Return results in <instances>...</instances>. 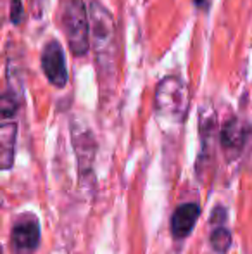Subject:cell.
I'll return each instance as SVG.
<instances>
[{
	"mask_svg": "<svg viewBox=\"0 0 252 254\" xmlns=\"http://www.w3.org/2000/svg\"><path fill=\"white\" fill-rule=\"evenodd\" d=\"M90 40L95 51L99 74H111L116 69V26L112 14L99 0L90 2Z\"/></svg>",
	"mask_w": 252,
	"mask_h": 254,
	"instance_id": "6da1fadb",
	"label": "cell"
},
{
	"mask_svg": "<svg viewBox=\"0 0 252 254\" xmlns=\"http://www.w3.org/2000/svg\"><path fill=\"white\" fill-rule=\"evenodd\" d=\"M62 31L73 56L81 57L90 49V14L83 0H66L61 12Z\"/></svg>",
	"mask_w": 252,
	"mask_h": 254,
	"instance_id": "7a4b0ae2",
	"label": "cell"
},
{
	"mask_svg": "<svg viewBox=\"0 0 252 254\" xmlns=\"http://www.w3.org/2000/svg\"><path fill=\"white\" fill-rule=\"evenodd\" d=\"M154 106L159 116L182 121L189 109V90L180 76H164L155 87Z\"/></svg>",
	"mask_w": 252,
	"mask_h": 254,
	"instance_id": "3957f363",
	"label": "cell"
},
{
	"mask_svg": "<svg viewBox=\"0 0 252 254\" xmlns=\"http://www.w3.org/2000/svg\"><path fill=\"white\" fill-rule=\"evenodd\" d=\"M40 63L45 76H47V80L54 87L57 88L66 87L67 80H69V74H67V67H66L64 49L57 40H50L45 44L44 51H42Z\"/></svg>",
	"mask_w": 252,
	"mask_h": 254,
	"instance_id": "277c9868",
	"label": "cell"
},
{
	"mask_svg": "<svg viewBox=\"0 0 252 254\" xmlns=\"http://www.w3.org/2000/svg\"><path fill=\"white\" fill-rule=\"evenodd\" d=\"M40 244V228L35 220H21L10 230V246L16 254H31Z\"/></svg>",
	"mask_w": 252,
	"mask_h": 254,
	"instance_id": "5b68a950",
	"label": "cell"
},
{
	"mask_svg": "<svg viewBox=\"0 0 252 254\" xmlns=\"http://www.w3.org/2000/svg\"><path fill=\"white\" fill-rule=\"evenodd\" d=\"M247 133H249L247 125L242 123L239 118H232V120L223 125L219 140H221V147L225 149L230 159L233 156H239L240 151L246 147Z\"/></svg>",
	"mask_w": 252,
	"mask_h": 254,
	"instance_id": "8992f818",
	"label": "cell"
},
{
	"mask_svg": "<svg viewBox=\"0 0 252 254\" xmlns=\"http://www.w3.org/2000/svg\"><path fill=\"white\" fill-rule=\"evenodd\" d=\"M201 209L195 202H187L176 207L175 214L171 218V232L176 239H185L189 237L194 230L195 223L199 220Z\"/></svg>",
	"mask_w": 252,
	"mask_h": 254,
	"instance_id": "52a82bcc",
	"label": "cell"
},
{
	"mask_svg": "<svg viewBox=\"0 0 252 254\" xmlns=\"http://www.w3.org/2000/svg\"><path fill=\"white\" fill-rule=\"evenodd\" d=\"M16 137L17 125L14 121H3L0 128V163L2 170H9L14 161V151H16Z\"/></svg>",
	"mask_w": 252,
	"mask_h": 254,
	"instance_id": "ba28073f",
	"label": "cell"
},
{
	"mask_svg": "<svg viewBox=\"0 0 252 254\" xmlns=\"http://www.w3.org/2000/svg\"><path fill=\"white\" fill-rule=\"evenodd\" d=\"M211 246L216 253L225 254L232 246V234L225 227H218L211 234Z\"/></svg>",
	"mask_w": 252,
	"mask_h": 254,
	"instance_id": "9c48e42d",
	"label": "cell"
},
{
	"mask_svg": "<svg viewBox=\"0 0 252 254\" xmlns=\"http://www.w3.org/2000/svg\"><path fill=\"white\" fill-rule=\"evenodd\" d=\"M2 116L3 121H9V118L14 116L17 111V94L14 90H5L2 95Z\"/></svg>",
	"mask_w": 252,
	"mask_h": 254,
	"instance_id": "30bf717a",
	"label": "cell"
},
{
	"mask_svg": "<svg viewBox=\"0 0 252 254\" xmlns=\"http://www.w3.org/2000/svg\"><path fill=\"white\" fill-rule=\"evenodd\" d=\"M24 17V7L21 0H10V23L19 24Z\"/></svg>",
	"mask_w": 252,
	"mask_h": 254,
	"instance_id": "8fae6325",
	"label": "cell"
},
{
	"mask_svg": "<svg viewBox=\"0 0 252 254\" xmlns=\"http://www.w3.org/2000/svg\"><path fill=\"white\" fill-rule=\"evenodd\" d=\"M204 2H205V0H195V3H197V5H204Z\"/></svg>",
	"mask_w": 252,
	"mask_h": 254,
	"instance_id": "7c38bea8",
	"label": "cell"
}]
</instances>
